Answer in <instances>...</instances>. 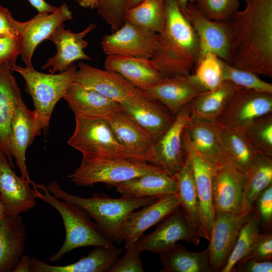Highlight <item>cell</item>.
Here are the masks:
<instances>
[{
	"instance_id": "obj_1",
	"label": "cell",
	"mask_w": 272,
	"mask_h": 272,
	"mask_svg": "<svg viewBox=\"0 0 272 272\" xmlns=\"http://www.w3.org/2000/svg\"><path fill=\"white\" fill-rule=\"evenodd\" d=\"M229 21L232 34L229 64L272 77V0H248Z\"/></svg>"
},
{
	"instance_id": "obj_2",
	"label": "cell",
	"mask_w": 272,
	"mask_h": 272,
	"mask_svg": "<svg viewBox=\"0 0 272 272\" xmlns=\"http://www.w3.org/2000/svg\"><path fill=\"white\" fill-rule=\"evenodd\" d=\"M165 8V27L151 59L163 78L189 75L199 58L196 36L176 0H166Z\"/></svg>"
},
{
	"instance_id": "obj_3",
	"label": "cell",
	"mask_w": 272,
	"mask_h": 272,
	"mask_svg": "<svg viewBox=\"0 0 272 272\" xmlns=\"http://www.w3.org/2000/svg\"><path fill=\"white\" fill-rule=\"evenodd\" d=\"M46 186L49 191L58 199L75 203L84 209L91 218L95 220L101 232L117 245L123 242L121 228L126 216L159 198H132L123 196L112 198L104 193H94L91 197H83L65 191L55 180Z\"/></svg>"
},
{
	"instance_id": "obj_4",
	"label": "cell",
	"mask_w": 272,
	"mask_h": 272,
	"mask_svg": "<svg viewBox=\"0 0 272 272\" xmlns=\"http://www.w3.org/2000/svg\"><path fill=\"white\" fill-rule=\"evenodd\" d=\"M35 195L53 207L59 213L65 231L64 241L58 251L49 258L51 262L59 261L66 253L86 246L114 247L81 207L61 200L52 194L43 184H35Z\"/></svg>"
},
{
	"instance_id": "obj_5",
	"label": "cell",
	"mask_w": 272,
	"mask_h": 272,
	"mask_svg": "<svg viewBox=\"0 0 272 272\" xmlns=\"http://www.w3.org/2000/svg\"><path fill=\"white\" fill-rule=\"evenodd\" d=\"M11 70L24 78L25 90L32 99L33 111L42 129L47 128L55 105L75 82L77 66L73 63L58 74H48L36 71L33 66L23 67L15 63Z\"/></svg>"
},
{
	"instance_id": "obj_6",
	"label": "cell",
	"mask_w": 272,
	"mask_h": 272,
	"mask_svg": "<svg viewBox=\"0 0 272 272\" xmlns=\"http://www.w3.org/2000/svg\"><path fill=\"white\" fill-rule=\"evenodd\" d=\"M164 171L159 166L127 159L82 160L80 166L67 178L77 186L103 183L109 188L138 176Z\"/></svg>"
},
{
	"instance_id": "obj_7",
	"label": "cell",
	"mask_w": 272,
	"mask_h": 272,
	"mask_svg": "<svg viewBox=\"0 0 272 272\" xmlns=\"http://www.w3.org/2000/svg\"><path fill=\"white\" fill-rule=\"evenodd\" d=\"M75 116V130L67 144L82 153V160L126 159L108 119Z\"/></svg>"
},
{
	"instance_id": "obj_8",
	"label": "cell",
	"mask_w": 272,
	"mask_h": 272,
	"mask_svg": "<svg viewBox=\"0 0 272 272\" xmlns=\"http://www.w3.org/2000/svg\"><path fill=\"white\" fill-rule=\"evenodd\" d=\"M181 11L191 25L198 41V61L206 53L211 52L229 63L232 41L229 21H216L208 18L193 1L187 4Z\"/></svg>"
},
{
	"instance_id": "obj_9",
	"label": "cell",
	"mask_w": 272,
	"mask_h": 272,
	"mask_svg": "<svg viewBox=\"0 0 272 272\" xmlns=\"http://www.w3.org/2000/svg\"><path fill=\"white\" fill-rule=\"evenodd\" d=\"M72 17V12L63 3L53 12L38 13L26 22H19L13 18L12 24L21 45L20 55L26 67L33 66L32 57L39 44L48 40L59 24Z\"/></svg>"
},
{
	"instance_id": "obj_10",
	"label": "cell",
	"mask_w": 272,
	"mask_h": 272,
	"mask_svg": "<svg viewBox=\"0 0 272 272\" xmlns=\"http://www.w3.org/2000/svg\"><path fill=\"white\" fill-rule=\"evenodd\" d=\"M270 113L272 93L238 87L216 123L222 129H243L256 118Z\"/></svg>"
},
{
	"instance_id": "obj_11",
	"label": "cell",
	"mask_w": 272,
	"mask_h": 272,
	"mask_svg": "<svg viewBox=\"0 0 272 272\" xmlns=\"http://www.w3.org/2000/svg\"><path fill=\"white\" fill-rule=\"evenodd\" d=\"M157 225L153 232L143 235L136 241V246L140 252L159 254L180 240L195 245L199 243L198 230L189 224L180 207Z\"/></svg>"
},
{
	"instance_id": "obj_12",
	"label": "cell",
	"mask_w": 272,
	"mask_h": 272,
	"mask_svg": "<svg viewBox=\"0 0 272 272\" xmlns=\"http://www.w3.org/2000/svg\"><path fill=\"white\" fill-rule=\"evenodd\" d=\"M251 211L235 214L215 212L214 221L207 248L212 271H221L234 248L239 230L248 220Z\"/></svg>"
},
{
	"instance_id": "obj_13",
	"label": "cell",
	"mask_w": 272,
	"mask_h": 272,
	"mask_svg": "<svg viewBox=\"0 0 272 272\" xmlns=\"http://www.w3.org/2000/svg\"><path fill=\"white\" fill-rule=\"evenodd\" d=\"M157 38V33L125 21L118 30L104 35L101 45L107 56L151 59L156 48Z\"/></svg>"
},
{
	"instance_id": "obj_14",
	"label": "cell",
	"mask_w": 272,
	"mask_h": 272,
	"mask_svg": "<svg viewBox=\"0 0 272 272\" xmlns=\"http://www.w3.org/2000/svg\"><path fill=\"white\" fill-rule=\"evenodd\" d=\"M182 147L191 164L199 200V236L209 241L215 215L212 188L213 166L195 149L185 129L182 134Z\"/></svg>"
},
{
	"instance_id": "obj_15",
	"label": "cell",
	"mask_w": 272,
	"mask_h": 272,
	"mask_svg": "<svg viewBox=\"0 0 272 272\" xmlns=\"http://www.w3.org/2000/svg\"><path fill=\"white\" fill-rule=\"evenodd\" d=\"M126 159L150 163L155 140L120 107L108 119Z\"/></svg>"
},
{
	"instance_id": "obj_16",
	"label": "cell",
	"mask_w": 272,
	"mask_h": 272,
	"mask_svg": "<svg viewBox=\"0 0 272 272\" xmlns=\"http://www.w3.org/2000/svg\"><path fill=\"white\" fill-rule=\"evenodd\" d=\"M190 119L189 103L180 110L168 130L155 142L151 164L161 167L173 176L180 170L186 158L182 134Z\"/></svg>"
},
{
	"instance_id": "obj_17",
	"label": "cell",
	"mask_w": 272,
	"mask_h": 272,
	"mask_svg": "<svg viewBox=\"0 0 272 272\" xmlns=\"http://www.w3.org/2000/svg\"><path fill=\"white\" fill-rule=\"evenodd\" d=\"M245 174L226 158L213 167L212 177L213 202L215 212H242Z\"/></svg>"
},
{
	"instance_id": "obj_18",
	"label": "cell",
	"mask_w": 272,
	"mask_h": 272,
	"mask_svg": "<svg viewBox=\"0 0 272 272\" xmlns=\"http://www.w3.org/2000/svg\"><path fill=\"white\" fill-rule=\"evenodd\" d=\"M75 82L91 89L120 104L143 94V91L110 71L98 69L82 61L78 63Z\"/></svg>"
},
{
	"instance_id": "obj_19",
	"label": "cell",
	"mask_w": 272,
	"mask_h": 272,
	"mask_svg": "<svg viewBox=\"0 0 272 272\" xmlns=\"http://www.w3.org/2000/svg\"><path fill=\"white\" fill-rule=\"evenodd\" d=\"M206 90L193 74L163 78L143 91L147 98L164 105L175 117L180 110Z\"/></svg>"
},
{
	"instance_id": "obj_20",
	"label": "cell",
	"mask_w": 272,
	"mask_h": 272,
	"mask_svg": "<svg viewBox=\"0 0 272 272\" xmlns=\"http://www.w3.org/2000/svg\"><path fill=\"white\" fill-rule=\"evenodd\" d=\"M42 130L34 111L27 108L22 97H20L11 123L9 147L22 176L31 184L33 181L26 165V151L35 138L40 135Z\"/></svg>"
},
{
	"instance_id": "obj_21",
	"label": "cell",
	"mask_w": 272,
	"mask_h": 272,
	"mask_svg": "<svg viewBox=\"0 0 272 272\" xmlns=\"http://www.w3.org/2000/svg\"><path fill=\"white\" fill-rule=\"evenodd\" d=\"M36 186L16 175L6 155L0 151V198L6 215L15 217L36 206Z\"/></svg>"
},
{
	"instance_id": "obj_22",
	"label": "cell",
	"mask_w": 272,
	"mask_h": 272,
	"mask_svg": "<svg viewBox=\"0 0 272 272\" xmlns=\"http://www.w3.org/2000/svg\"><path fill=\"white\" fill-rule=\"evenodd\" d=\"M179 207V199L176 193L160 197L142 209L129 213L121 228L124 247L136 242L149 228L158 224Z\"/></svg>"
},
{
	"instance_id": "obj_23",
	"label": "cell",
	"mask_w": 272,
	"mask_h": 272,
	"mask_svg": "<svg viewBox=\"0 0 272 272\" xmlns=\"http://www.w3.org/2000/svg\"><path fill=\"white\" fill-rule=\"evenodd\" d=\"M96 28L94 24H90L83 31L74 33L64 28L63 23L56 28L48 40L52 41L57 49L56 54L49 57L41 67L42 70L51 67L50 73L62 72L77 60H92V58L84 52L88 42L84 38Z\"/></svg>"
},
{
	"instance_id": "obj_24",
	"label": "cell",
	"mask_w": 272,
	"mask_h": 272,
	"mask_svg": "<svg viewBox=\"0 0 272 272\" xmlns=\"http://www.w3.org/2000/svg\"><path fill=\"white\" fill-rule=\"evenodd\" d=\"M154 139H160L173 123L175 117L158 101L150 100L144 93L120 104Z\"/></svg>"
},
{
	"instance_id": "obj_25",
	"label": "cell",
	"mask_w": 272,
	"mask_h": 272,
	"mask_svg": "<svg viewBox=\"0 0 272 272\" xmlns=\"http://www.w3.org/2000/svg\"><path fill=\"white\" fill-rule=\"evenodd\" d=\"M122 253V248L96 246L86 256L65 265H52L31 257V272H109Z\"/></svg>"
},
{
	"instance_id": "obj_26",
	"label": "cell",
	"mask_w": 272,
	"mask_h": 272,
	"mask_svg": "<svg viewBox=\"0 0 272 272\" xmlns=\"http://www.w3.org/2000/svg\"><path fill=\"white\" fill-rule=\"evenodd\" d=\"M75 115L108 119L120 104L74 82L63 97Z\"/></svg>"
},
{
	"instance_id": "obj_27",
	"label": "cell",
	"mask_w": 272,
	"mask_h": 272,
	"mask_svg": "<svg viewBox=\"0 0 272 272\" xmlns=\"http://www.w3.org/2000/svg\"><path fill=\"white\" fill-rule=\"evenodd\" d=\"M104 67L119 74L142 91L152 87L163 78L151 59L109 55L105 60Z\"/></svg>"
},
{
	"instance_id": "obj_28",
	"label": "cell",
	"mask_w": 272,
	"mask_h": 272,
	"mask_svg": "<svg viewBox=\"0 0 272 272\" xmlns=\"http://www.w3.org/2000/svg\"><path fill=\"white\" fill-rule=\"evenodd\" d=\"M12 72L10 64L0 66V151L6 155L11 166L14 168L9 147V137L12 119L22 95Z\"/></svg>"
},
{
	"instance_id": "obj_29",
	"label": "cell",
	"mask_w": 272,
	"mask_h": 272,
	"mask_svg": "<svg viewBox=\"0 0 272 272\" xmlns=\"http://www.w3.org/2000/svg\"><path fill=\"white\" fill-rule=\"evenodd\" d=\"M27 231L22 217L4 216L0 219V272H12L23 255Z\"/></svg>"
},
{
	"instance_id": "obj_30",
	"label": "cell",
	"mask_w": 272,
	"mask_h": 272,
	"mask_svg": "<svg viewBox=\"0 0 272 272\" xmlns=\"http://www.w3.org/2000/svg\"><path fill=\"white\" fill-rule=\"evenodd\" d=\"M185 129L195 149L213 167L225 162L221 128L216 122L191 118Z\"/></svg>"
},
{
	"instance_id": "obj_31",
	"label": "cell",
	"mask_w": 272,
	"mask_h": 272,
	"mask_svg": "<svg viewBox=\"0 0 272 272\" xmlns=\"http://www.w3.org/2000/svg\"><path fill=\"white\" fill-rule=\"evenodd\" d=\"M115 187L122 196L132 198L160 197L177 191L174 176L166 171L138 176L120 183Z\"/></svg>"
},
{
	"instance_id": "obj_32",
	"label": "cell",
	"mask_w": 272,
	"mask_h": 272,
	"mask_svg": "<svg viewBox=\"0 0 272 272\" xmlns=\"http://www.w3.org/2000/svg\"><path fill=\"white\" fill-rule=\"evenodd\" d=\"M238 88L224 81L216 89L200 94L190 103L191 118L216 122Z\"/></svg>"
},
{
	"instance_id": "obj_33",
	"label": "cell",
	"mask_w": 272,
	"mask_h": 272,
	"mask_svg": "<svg viewBox=\"0 0 272 272\" xmlns=\"http://www.w3.org/2000/svg\"><path fill=\"white\" fill-rule=\"evenodd\" d=\"M159 254L164 272H211L207 249L200 252L188 251L177 243Z\"/></svg>"
},
{
	"instance_id": "obj_34",
	"label": "cell",
	"mask_w": 272,
	"mask_h": 272,
	"mask_svg": "<svg viewBox=\"0 0 272 272\" xmlns=\"http://www.w3.org/2000/svg\"><path fill=\"white\" fill-rule=\"evenodd\" d=\"M174 177L180 207L189 224L199 231L200 226L199 200L191 164L187 156L183 165Z\"/></svg>"
},
{
	"instance_id": "obj_35",
	"label": "cell",
	"mask_w": 272,
	"mask_h": 272,
	"mask_svg": "<svg viewBox=\"0 0 272 272\" xmlns=\"http://www.w3.org/2000/svg\"><path fill=\"white\" fill-rule=\"evenodd\" d=\"M222 145L226 158L246 174L259 155L240 128H221Z\"/></svg>"
},
{
	"instance_id": "obj_36",
	"label": "cell",
	"mask_w": 272,
	"mask_h": 272,
	"mask_svg": "<svg viewBox=\"0 0 272 272\" xmlns=\"http://www.w3.org/2000/svg\"><path fill=\"white\" fill-rule=\"evenodd\" d=\"M271 157L259 155L246 173L242 212L251 211L260 194L272 184Z\"/></svg>"
},
{
	"instance_id": "obj_37",
	"label": "cell",
	"mask_w": 272,
	"mask_h": 272,
	"mask_svg": "<svg viewBox=\"0 0 272 272\" xmlns=\"http://www.w3.org/2000/svg\"><path fill=\"white\" fill-rule=\"evenodd\" d=\"M166 0H143L125 11V21L138 27L160 33L166 23Z\"/></svg>"
},
{
	"instance_id": "obj_38",
	"label": "cell",
	"mask_w": 272,
	"mask_h": 272,
	"mask_svg": "<svg viewBox=\"0 0 272 272\" xmlns=\"http://www.w3.org/2000/svg\"><path fill=\"white\" fill-rule=\"evenodd\" d=\"M259 217L253 207L249 218L239 230L232 251L221 272L232 271L236 264L247 256L259 233Z\"/></svg>"
},
{
	"instance_id": "obj_39",
	"label": "cell",
	"mask_w": 272,
	"mask_h": 272,
	"mask_svg": "<svg viewBox=\"0 0 272 272\" xmlns=\"http://www.w3.org/2000/svg\"><path fill=\"white\" fill-rule=\"evenodd\" d=\"M242 129L256 152L272 157V113L256 118Z\"/></svg>"
},
{
	"instance_id": "obj_40",
	"label": "cell",
	"mask_w": 272,
	"mask_h": 272,
	"mask_svg": "<svg viewBox=\"0 0 272 272\" xmlns=\"http://www.w3.org/2000/svg\"><path fill=\"white\" fill-rule=\"evenodd\" d=\"M196 65L193 75L206 90H214L224 81L223 60L216 54L206 53Z\"/></svg>"
},
{
	"instance_id": "obj_41",
	"label": "cell",
	"mask_w": 272,
	"mask_h": 272,
	"mask_svg": "<svg viewBox=\"0 0 272 272\" xmlns=\"http://www.w3.org/2000/svg\"><path fill=\"white\" fill-rule=\"evenodd\" d=\"M224 80L237 87L260 92L272 93V84L249 71L231 65L223 60Z\"/></svg>"
},
{
	"instance_id": "obj_42",
	"label": "cell",
	"mask_w": 272,
	"mask_h": 272,
	"mask_svg": "<svg viewBox=\"0 0 272 272\" xmlns=\"http://www.w3.org/2000/svg\"><path fill=\"white\" fill-rule=\"evenodd\" d=\"M199 11L208 18L228 21L238 10L239 0H194Z\"/></svg>"
},
{
	"instance_id": "obj_43",
	"label": "cell",
	"mask_w": 272,
	"mask_h": 272,
	"mask_svg": "<svg viewBox=\"0 0 272 272\" xmlns=\"http://www.w3.org/2000/svg\"><path fill=\"white\" fill-rule=\"evenodd\" d=\"M127 0H97L98 13L113 32L125 22Z\"/></svg>"
},
{
	"instance_id": "obj_44",
	"label": "cell",
	"mask_w": 272,
	"mask_h": 272,
	"mask_svg": "<svg viewBox=\"0 0 272 272\" xmlns=\"http://www.w3.org/2000/svg\"><path fill=\"white\" fill-rule=\"evenodd\" d=\"M135 242L126 247L124 255L119 258L109 272H144L140 252Z\"/></svg>"
},
{
	"instance_id": "obj_45",
	"label": "cell",
	"mask_w": 272,
	"mask_h": 272,
	"mask_svg": "<svg viewBox=\"0 0 272 272\" xmlns=\"http://www.w3.org/2000/svg\"><path fill=\"white\" fill-rule=\"evenodd\" d=\"M20 52L21 45L18 36L0 35V66L15 64Z\"/></svg>"
},
{
	"instance_id": "obj_46",
	"label": "cell",
	"mask_w": 272,
	"mask_h": 272,
	"mask_svg": "<svg viewBox=\"0 0 272 272\" xmlns=\"http://www.w3.org/2000/svg\"><path fill=\"white\" fill-rule=\"evenodd\" d=\"M255 201L256 209H253L259 217L260 225H262L265 229H269L272 221V184L260 194Z\"/></svg>"
},
{
	"instance_id": "obj_47",
	"label": "cell",
	"mask_w": 272,
	"mask_h": 272,
	"mask_svg": "<svg viewBox=\"0 0 272 272\" xmlns=\"http://www.w3.org/2000/svg\"><path fill=\"white\" fill-rule=\"evenodd\" d=\"M246 257L260 260H271L272 234L271 233H258Z\"/></svg>"
},
{
	"instance_id": "obj_48",
	"label": "cell",
	"mask_w": 272,
	"mask_h": 272,
	"mask_svg": "<svg viewBox=\"0 0 272 272\" xmlns=\"http://www.w3.org/2000/svg\"><path fill=\"white\" fill-rule=\"evenodd\" d=\"M234 272H271L272 261L260 260L249 257L240 260L235 265Z\"/></svg>"
},
{
	"instance_id": "obj_49",
	"label": "cell",
	"mask_w": 272,
	"mask_h": 272,
	"mask_svg": "<svg viewBox=\"0 0 272 272\" xmlns=\"http://www.w3.org/2000/svg\"><path fill=\"white\" fill-rule=\"evenodd\" d=\"M9 10L0 4V35L17 36Z\"/></svg>"
},
{
	"instance_id": "obj_50",
	"label": "cell",
	"mask_w": 272,
	"mask_h": 272,
	"mask_svg": "<svg viewBox=\"0 0 272 272\" xmlns=\"http://www.w3.org/2000/svg\"><path fill=\"white\" fill-rule=\"evenodd\" d=\"M31 5L34 7L38 13H50L54 12L57 7L53 6L45 0H28Z\"/></svg>"
},
{
	"instance_id": "obj_51",
	"label": "cell",
	"mask_w": 272,
	"mask_h": 272,
	"mask_svg": "<svg viewBox=\"0 0 272 272\" xmlns=\"http://www.w3.org/2000/svg\"><path fill=\"white\" fill-rule=\"evenodd\" d=\"M31 257L27 255H22L12 272H31Z\"/></svg>"
},
{
	"instance_id": "obj_52",
	"label": "cell",
	"mask_w": 272,
	"mask_h": 272,
	"mask_svg": "<svg viewBox=\"0 0 272 272\" xmlns=\"http://www.w3.org/2000/svg\"><path fill=\"white\" fill-rule=\"evenodd\" d=\"M97 0H85L81 6L85 8L91 9L97 8Z\"/></svg>"
},
{
	"instance_id": "obj_53",
	"label": "cell",
	"mask_w": 272,
	"mask_h": 272,
	"mask_svg": "<svg viewBox=\"0 0 272 272\" xmlns=\"http://www.w3.org/2000/svg\"><path fill=\"white\" fill-rule=\"evenodd\" d=\"M143 0H127L125 10H127L139 5Z\"/></svg>"
},
{
	"instance_id": "obj_54",
	"label": "cell",
	"mask_w": 272,
	"mask_h": 272,
	"mask_svg": "<svg viewBox=\"0 0 272 272\" xmlns=\"http://www.w3.org/2000/svg\"><path fill=\"white\" fill-rule=\"evenodd\" d=\"M194 0H176L181 10H183L186 7L187 4Z\"/></svg>"
},
{
	"instance_id": "obj_55",
	"label": "cell",
	"mask_w": 272,
	"mask_h": 272,
	"mask_svg": "<svg viewBox=\"0 0 272 272\" xmlns=\"http://www.w3.org/2000/svg\"><path fill=\"white\" fill-rule=\"evenodd\" d=\"M6 215L4 206L0 198V219Z\"/></svg>"
},
{
	"instance_id": "obj_56",
	"label": "cell",
	"mask_w": 272,
	"mask_h": 272,
	"mask_svg": "<svg viewBox=\"0 0 272 272\" xmlns=\"http://www.w3.org/2000/svg\"><path fill=\"white\" fill-rule=\"evenodd\" d=\"M77 2L80 6H82L83 3L85 0H75Z\"/></svg>"
},
{
	"instance_id": "obj_57",
	"label": "cell",
	"mask_w": 272,
	"mask_h": 272,
	"mask_svg": "<svg viewBox=\"0 0 272 272\" xmlns=\"http://www.w3.org/2000/svg\"><path fill=\"white\" fill-rule=\"evenodd\" d=\"M245 2L246 3L248 0H244Z\"/></svg>"
}]
</instances>
